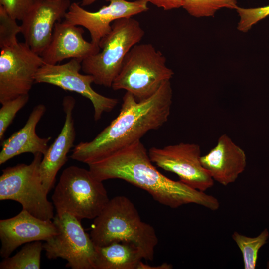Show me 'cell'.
Returning <instances> with one entry per match:
<instances>
[{
	"label": "cell",
	"mask_w": 269,
	"mask_h": 269,
	"mask_svg": "<svg viewBox=\"0 0 269 269\" xmlns=\"http://www.w3.org/2000/svg\"><path fill=\"white\" fill-rule=\"evenodd\" d=\"M148 152L153 163L176 174L189 187L205 192L213 186L214 181L201 164L198 144L181 142L163 148L153 147Z\"/></svg>",
	"instance_id": "cell-10"
},
{
	"label": "cell",
	"mask_w": 269,
	"mask_h": 269,
	"mask_svg": "<svg viewBox=\"0 0 269 269\" xmlns=\"http://www.w3.org/2000/svg\"><path fill=\"white\" fill-rule=\"evenodd\" d=\"M269 237V233L267 228L255 237H248L237 231L232 234L233 240L242 253L245 269L256 268L258 252L267 243Z\"/></svg>",
	"instance_id": "cell-21"
},
{
	"label": "cell",
	"mask_w": 269,
	"mask_h": 269,
	"mask_svg": "<svg viewBox=\"0 0 269 269\" xmlns=\"http://www.w3.org/2000/svg\"><path fill=\"white\" fill-rule=\"evenodd\" d=\"M200 160L213 180L223 186L234 182L247 165L245 151L226 134L219 137L216 145Z\"/></svg>",
	"instance_id": "cell-16"
},
{
	"label": "cell",
	"mask_w": 269,
	"mask_h": 269,
	"mask_svg": "<svg viewBox=\"0 0 269 269\" xmlns=\"http://www.w3.org/2000/svg\"><path fill=\"white\" fill-rule=\"evenodd\" d=\"M43 250L41 241L26 243L15 255L3 258L0 263V269H39Z\"/></svg>",
	"instance_id": "cell-20"
},
{
	"label": "cell",
	"mask_w": 269,
	"mask_h": 269,
	"mask_svg": "<svg viewBox=\"0 0 269 269\" xmlns=\"http://www.w3.org/2000/svg\"><path fill=\"white\" fill-rule=\"evenodd\" d=\"M81 61L75 58L61 65L44 64L35 76V83L51 84L61 89L77 93L89 99L94 108V119L100 120L102 115L112 111L118 103L116 98L103 96L91 87L94 78L82 74Z\"/></svg>",
	"instance_id": "cell-11"
},
{
	"label": "cell",
	"mask_w": 269,
	"mask_h": 269,
	"mask_svg": "<svg viewBox=\"0 0 269 269\" xmlns=\"http://www.w3.org/2000/svg\"><path fill=\"white\" fill-rule=\"evenodd\" d=\"M90 236L97 247L115 242L132 243L147 261L153 260L158 243L154 227L141 220L134 203L123 195L109 200L94 219Z\"/></svg>",
	"instance_id": "cell-3"
},
{
	"label": "cell",
	"mask_w": 269,
	"mask_h": 269,
	"mask_svg": "<svg viewBox=\"0 0 269 269\" xmlns=\"http://www.w3.org/2000/svg\"><path fill=\"white\" fill-rule=\"evenodd\" d=\"M144 35L139 22L133 17L116 20L111 31L100 42L101 50L83 60L82 70L93 77L95 84L112 87L128 53Z\"/></svg>",
	"instance_id": "cell-5"
},
{
	"label": "cell",
	"mask_w": 269,
	"mask_h": 269,
	"mask_svg": "<svg viewBox=\"0 0 269 269\" xmlns=\"http://www.w3.org/2000/svg\"><path fill=\"white\" fill-rule=\"evenodd\" d=\"M75 103V100L72 96L64 97L62 101L65 114L64 125L57 138L43 155L40 163L41 179L47 193L53 187L57 173L67 161V154L74 146L76 131L73 111Z\"/></svg>",
	"instance_id": "cell-15"
},
{
	"label": "cell",
	"mask_w": 269,
	"mask_h": 269,
	"mask_svg": "<svg viewBox=\"0 0 269 269\" xmlns=\"http://www.w3.org/2000/svg\"><path fill=\"white\" fill-rule=\"evenodd\" d=\"M21 32L16 19L9 15L0 5V49L13 45L18 41L17 35Z\"/></svg>",
	"instance_id": "cell-24"
},
{
	"label": "cell",
	"mask_w": 269,
	"mask_h": 269,
	"mask_svg": "<svg viewBox=\"0 0 269 269\" xmlns=\"http://www.w3.org/2000/svg\"><path fill=\"white\" fill-rule=\"evenodd\" d=\"M174 74L166 65L165 57L152 44L138 43L126 55L112 88L125 90L141 101L154 95Z\"/></svg>",
	"instance_id": "cell-4"
},
{
	"label": "cell",
	"mask_w": 269,
	"mask_h": 269,
	"mask_svg": "<svg viewBox=\"0 0 269 269\" xmlns=\"http://www.w3.org/2000/svg\"><path fill=\"white\" fill-rule=\"evenodd\" d=\"M83 29L65 21L56 23L51 40L41 56L45 64L55 65L68 58L81 62L100 49L83 37Z\"/></svg>",
	"instance_id": "cell-17"
},
{
	"label": "cell",
	"mask_w": 269,
	"mask_h": 269,
	"mask_svg": "<svg viewBox=\"0 0 269 269\" xmlns=\"http://www.w3.org/2000/svg\"><path fill=\"white\" fill-rule=\"evenodd\" d=\"M43 155H34L29 164H18L2 170L0 177V200L19 203L22 209L42 220H51L54 207L42 184L40 165Z\"/></svg>",
	"instance_id": "cell-7"
},
{
	"label": "cell",
	"mask_w": 269,
	"mask_h": 269,
	"mask_svg": "<svg viewBox=\"0 0 269 269\" xmlns=\"http://www.w3.org/2000/svg\"><path fill=\"white\" fill-rule=\"evenodd\" d=\"M97 0H82L81 2V6H86L90 5L95 2Z\"/></svg>",
	"instance_id": "cell-29"
},
{
	"label": "cell",
	"mask_w": 269,
	"mask_h": 269,
	"mask_svg": "<svg viewBox=\"0 0 269 269\" xmlns=\"http://www.w3.org/2000/svg\"><path fill=\"white\" fill-rule=\"evenodd\" d=\"M170 80L149 98L138 101L126 92L117 117L91 141L74 146L70 157L87 164L103 159L157 130L168 121L172 103Z\"/></svg>",
	"instance_id": "cell-2"
},
{
	"label": "cell",
	"mask_w": 269,
	"mask_h": 269,
	"mask_svg": "<svg viewBox=\"0 0 269 269\" xmlns=\"http://www.w3.org/2000/svg\"><path fill=\"white\" fill-rule=\"evenodd\" d=\"M44 64L41 56L25 42H18L1 48L0 54V103L29 94L35 76Z\"/></svg>",
	"instance_id": "cell-9"
},
{
	"label": "cell",
	"mask_w": 269,
	"mask_h": 269,
	"mask_svg": "<svg viewBox=\"0 0 269 269\" xmlns=\"http://www.w3.org/2000/svg\"><path fill=\"white\" fill-rule=\"evenodd\" d=\"M48 0L55 1V0Z\"/></svg>",
	"instance_id": "cell-31"
},
{
	"label": "cell",
	"mask_w": 269,
	"mask_h": 269,
	"mask_svg": "<svg viewBox=\"0 0 269 269\" xmlns=\"http://www.w3.org/2000/svg\"><path fill=\"white\" fill-rule=\"evenodd\" d=\"M71 4L69 0H35L20 25L25 43L33 52L41 55L47 47L56 23L64 18Z\"/></svg>",
	"instance_id": "cell-13"
},
{
	"label": "cell",
	"mask_w": 269,
	"mask_h": 269,
	"mask_svg": "<svg viewBox=\"0 0 269 269\" xmlns=\"http://www.w3.org/2000/svg\"><path fill=\"white\" fill-rule=\"evenodd\" d=\"M35 0H0L2 5L10 16L22 20Z\"/></svg>",
	"instance_id": "cell-26"
},
{
	"label": "cell",
	"mask_w": 269,
	"mask_h": 269,
	"mask_svg": "<svg viewBox=\"0 0 269 269\" xmlns=\"http://www.w3.org/2000/svg\"><path fill=\"white\" fill-rule=\"evenodd\" d=\"M240 17L237 29L242 32H247L254 24L269 15V5L256 8H242L236 9Z\"/></svg>",
	"instance_id": "cell-25"
},
{
	"label": "cell",
	"mask_w": 269,
	"mask_h": 269,
	"mask_svg": "<svg viewBox=\"0 0 269 269\" xmlns=\"http://www.w3.org/2000/svg\"><path fill=\"white\" fill-rule=\"evenodd\" d=\"M183 7L190 15L200 18L213 16L221 8L236 10L237 0H181Z\"/></svg>",
	"instance_id": "cell-22"
},
{
	"label": "cell",
	"mask_w": 269,
	"mask_h": 269,
	"mask_svg": "<svg viewBox=\"0 0 269 269\" xmlns=\"http://www.w3.org/2000/svg\"><path fill=\"white\" fill-rule=\"evenodd\" d=\"M152 163L148 152L139 140L88 165L97 179L102 182L112 179L124 180L144 190L156 201L171 208L188 204L212 211L219 208L220 203L216 197L180 180L166 177Z\"/></svg>",
	"instance_id": "cell-1"
},
{
	"label": "cell",
	"mask_w": 269,
	"mask_h": 269,
	"mask_svg": "<svg viewBox=\"0 0 269 269\" xmlns=\"http://www.w3.org/2000/svg\"><path fill=\"white\" fill-rule=\"evenodd\" d=\"M172 268V265L167 263H163L157 266H150L140 261L136 269H171Z\"/></svg>",
	"instance_id": "cell-28"
},
{
	"label": "cell",
	"mask_w": 269,
	"mask_h": 269,
	"mask_svg": "<svg viewBox=\"0 0 269 269\" xmlns=\"http://www.w3.org/2000/svg\"><path fill=\"white\" fill-rule=\"evenodd\" d=\"M58 230L51 220H42L25 210L10 218L0 220V255L9 257L21 245L36 241H46Z\"/></svg>",
	"instance_id": "cell-14"
},
{
	"label": "cell",
	"mask_w": 269,
	"mask_h": 269,
	"mask_svg": "<svg viewBox=\"0 0 269 269\" xmlns=\"http://www.w3.org/2000/svg\"><path fill=\"white\" fill-rule=\"evenodd\" d=\"M52 199L56 212L69 213L80 221L95 218L110 200L103 182L76 166L63 171Z\"/></svg>",
	"instance_id": "cell-6"
},
{
	"label": "cell",
	"mask_w": 269,
	"mask_h": 269,
	"mask_svg": "<svg viewBox=\"0 0 269 269\" xmlns=\"http://www.w3.org/2000/svg\"><path fill=\"white\" fill-rule=\"evenodd\" d=\"M46 111V107L42 104L35 106L24 126L3 140L0 153V165L9 159L24 153L33 155H44L48 148L51 137L41 138L36 133V128Z\"/></svg>",
	"instance_id": "cell-18"
},
{
	"label": "cell",
	"mask_w": 269,
	"mask_h": 269,
	"mask_svg": "<svg viewBox=\"0 0 269 269\" xmlns=\"http://www.w3.org/2000/svg\"><path fill=\"white\" fill-rule=\"evenodd\" d=\"M29 94L20 95L1 104L0 109V140L3 141L5 133L16 115L27 103Z\"/></svg>",
	"instance_id": "cell-23"
},
{
	"label": "cell",
	"mask_w": 269,
	"mask_h": 269,
	"mask_svg": "<svg viewBox=\"0 0 269 269\" xmlns=\"http://www.w3.org/2000/svg\"><path fill=\"white\" fill-rule=\"evenodd\" d=\"M106 0L109 2V4L95 12L88 11L77 3L73 2L66 13L64 20L69 24L86 28L90 33L91 43L100 49L101 41L111 31L114 21L133 17L149 9L148 2L146 0Z\"/></svg>",
	"instance_id": "cell-12"
},
{
	"label": "cell",
	"mask_w": 269,
	"mask_h": 269,
	"mask_svg": "<svg viewBox=\"0 0 269 269\" xmlns=\"http://www.w3.org/2000/svg\"><path fill=\"white\" fill-rule=\"evenodd\" d=\"M53 219L58 233L43 244L47 258L64 259L72 269H95V246L81 221L66 212H56Z\"/></svg>",
	"instance_id": "cell-8"
},
{
	"label": "cell",
	"mask_w": 269,
	"mask_h": 269,
	"mask_svg": "<svg viewBox=\"0 0 269 269\" xmlns=\"http://www.w3.org/2000/svg\"><path fill=\"white\" fill-rule=\"evenodd\" d=\"M267 268L269 269V261L267 262Z\"/></svg>",
	"instance_id": "cell-30"
},
{
	"label": "cell",
	"mask_w": 269,
	"mask_h": 269,
	"mask_svg": "<svg viewBox=\"0 0 269 269\" xmlns=\"http://www.w3.org/2000/svg\"><path fill=\"white\" fill-rule=\"evenodd\" d=\"M148 3L161 8L164 10H169L182 6L181 0H146Z\"/></svg>",
	"instance_id": "cell-27"
},
{
	"label": "cell",
	"mask_w": 269,
	"mask_h": 269,
	"mask_svg": "<svg viewBox=\"0 0 269 269\" xmlns=\"http://www.w3.org/2000/svg\"><path fill=\"white\" fill-rule=\"evenodd\" d=\"M95 249V269H136L143 259L139 249L128 242H115Z\"/></svg>",
	"instance_id": "cell-19"
}]
</instances>
